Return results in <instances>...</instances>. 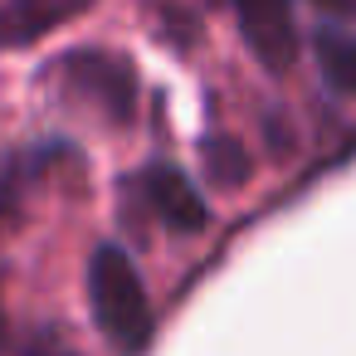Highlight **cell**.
I'll return each mask as SVG.
<instances>
[{"label":"cell","mask_w":356,"mask_h":356,"mask_svg":"<svg viewBox=\"0 0 356 356\" xmlns=\"http://www.w3.org/2000/svg\"><path fill=\"white\" fill-rule=\"evenodd\" d=\"M88 302L93 317L103 327V337L122 351V356H142L152 341V302L142 288V273L132 268V259L118 244H103L88 264Z\"/></svg>","instance_id":"cell-1"},{"label":"cell","mask_w":356,"mask_h":356,"mask_svg":"<svg viewBox=\"0 0 356 356\" xmlns=\"http://www.w3.org/2000/svg\"><path fill=\"white\" fill-rule=\"evenodd\" d=\"M54 83L59 93L74 103V108H88L98 113L103 122H127L132 118V103H137V74L127 59L118 54H103V49H79V54H64L54 64Z\"/></svg>","instance_id":"cell-2"},{"label":"cell","mask_w":356,"mask_h":356,"mask_svg":"<svg viewBox=\"0 0 356 356\" xmlns=\"http://www.w3.org/2000/svg\"><path fill=\"white\" fill-rule=\"evenodd\" d=\"M249 54L268 69V74H288L293 54H298V30H293V0H229Z\"/></svg>","instance_id":"cell-3"},{"label":"cell","mask_w":356,"mask_h":356,"mask_svg":"<svg viewBox=\"0 0 356 356\" xmlns=\"http://www.w3.org/2000/svg\"><path fill=\"white\" fill-rule=\"evenodd\" d=\"M142 195H147V205H152L171 229H181V234H195V229L210 225V205L200 200V191H195L176 166H147V171H142Z\"/></svg>","instance_id":"cell-4"},{"label":"cell","mask_w":356,"mask_h":356,"mask_svg":"<svg viewBox=\"0 0 356 356\" xmlns=\"http://www.w3.org/2000/svg\"><path fill=\"white\" fill-rule=\"evenodd\" d=\"M93 0H6L0 6V49H25L59 30L64 20L83 15Z\"/></svg>","instance_id":"cell-5"},{"label":"cell","mask_w":356,"mask_h":356,"mask_svg":"<svg viewBox=\"0 0 356 356\" xmlns=\"http://www.w3.org/2000/svg\"><path fill=\"white\" fill-rule=\"evenodd\" d=\"M312 49H317V69H322V79H327L337 93L356 98V35L322 30Z\"/></svg>","instance_id":"cell-6"},{"label":"cell","mask_w":356,"mask_h":356,"mask_svg":"<svg viewBox=\"0 0 356 356\" xmlns=\"http://www.w3.org/2000/svg\"><path fill=\"white\" fill-rule=\"evenodd\" d=\"M249 147H239L234 137H210L205 142V171H210V181L220 186V191H234V186H244L249 181Z\"/></svg>","instance_id":"cell-7"},{"label":"cell","mask_w":356,"mask_h":356,"mask_svg":"<svg viewBox=\"0 0 356 356\" xmlns=\"http://www.w3.org/2000/svg\"><path fill=\"white\" fill-rule=\"evenodd\" d=\"M322 15H337V20H356V0H312Z\"/></svg>","instance_id":"cell-8"},{"label":"cell","mask_w":356,"mask_h":356,"mask_svg":"<svg viewBox=\"0 0 356 356\" xmlns=\"http://www.w3.org/2000/svg\"><path fill=\"white\" fill-rule=\"evenodd\" d=\"M30 356H64V351H44V346H40V351H30Z\"/></svg>","instance_id":"cell-9"},{"label":"cell","mask_w":356,"mask_h":356,"mask_svg":"<svg viewBox=\"0 0 356 356\" xmlns=\"http://www.w3.org/2000/svg\"><path fill=\"white\" fill-rule=\"evenodd\" d=\"M0 346H6V317H0Z\"/></svg>","instance_id":"cell-10"}]
</instances>
